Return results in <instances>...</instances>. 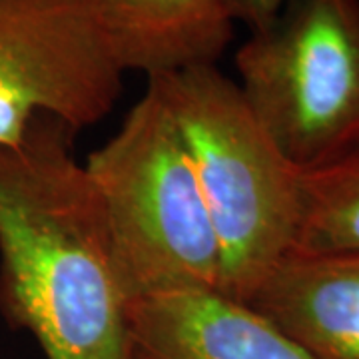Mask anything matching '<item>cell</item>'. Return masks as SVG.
I'll return each mask as SVG.
<instances>
[{"label":"cell","instance_id":"ba28073f","mask_svg":"<svg viewBox=\"0 0 359 359\" xmlns=\"http://www.w3.org/2000/svg\"><path fill=\"white\" fill-rule=\"evenodd\" d=\"M248 304L316 359H359V254L292 252Z\"/></svg>","mask_w":359,"mask_h":359},{"label":"cell","instance_id":"52a82bcc","mask_svg":"<svg viewBox=\"0 0 359 359\" xmlns=\"http://www.w3.org/2000/svg\"><path fill=\"white\" fill-rule=\"evenodd\" d=\"M122 72L146 78L216 65L233 36L219 0H74Z\"/></svg>","mask_w":359,"mask_h":359},{"label":"cell","instance_id":"3957f363","mask_svg":"<svg viewBox=\"0 0 359 359\" xmlns=\"http://www.w3.org/2000/svg\"><path fill=\"white\" fill-rule=\"evenodd\" d=\"M130 304L219 292L222 254L174 118L148 82L120 130L84 162Z\"/></svg>","mask_w":359,"mask_h":359},{"label":"cell","instance_id":"30bf717a","mask_svg":"<svg viewBox=\"0 0 359 359\" xmlns=\"http://www.w3.org/2000/svg\"><path fill=\"white\" fill-rule=\"evenodd\" d=\"M230 20L242 22L256 32L259 28L268 26L290 0H219Z\"/></svg>","mask_w":359,"mask_h":359},{"label":"cell","instance_id":"8992f818","mask_svg":"<svg viewBox=\"0 0 359 359\" xmlns=\"http://www.w3.org/2000/svg\"><path fill=\"white\" fill-rule=\"evenodd\" d=\"M128 359H316L250 304L216 290L138 299Z\"/></svg>","mask_w":359,"mask_h":359},{"label":"cell","instance_id":"277c9868","mask_svg":"<svg viewBox=\"0 0 359 359\" xmlns=\"http://www.w3.org/2000/svg\"><path fill=\"white\" fill-rule=\"evenodd\" d=\"M238 86L299 174L359 146V0H290L236 52Z\"/></svg>","mask_w":359,"mask_h":359},{"label":"cell","instance_id":"9c48e42d","mask_svg":"<svg viewBox=\"0 0 359 359\" xmlns=\"http://www.w3.org/2000/svg\"><path fill=\"white\" fill-rule=\"evenodd\" d=\"M294 252L359 254V146L325 166L299 174Z\"/></svg>","mask_w":359,"mask_h":359},{"label":"cell","instance_id":"6da1fadb","mask_svg":"<svg viewBox=\"0 0 359 359\" xmlns=\"http://www.w3.org/2000/svg\"><path fill=\"white\" fill-rule=\"evenodd\" d=\"M76 136L42 116L0 148V313L46 359H128L130 299Z\"/></svg>","mask_w":359,"mask_h":359},{"label":"cell","instance_id":"7a4b0ae2","mask_svg":"<svg viewBox=\"0 0 359 359\" xmlns=\"http://www.w3.org/2000/svg\"><path fill=\"white\" fill-rule=\"evenodd\" d=\"M174 118L222 254L219 292L248 304L294 252L299 172L250 112L240 86L216 65L148 78Z\"/></svg>","mask_w":359,"mask_h":359},{"label":"cell","instance_id":"5b68a950","mask_svg":"<svg viewBox=\"0 0 359 359\" xmlns=\"http://www.w3.org/2000/svg\"><path fill=\"white\" fill-rule=\"evenodd\" d=\"M124 72L74 0H0V148L50 116L74 132L102 122Z\"/></svg>","mask_w":359,"mask_h":359}]
</instances>
